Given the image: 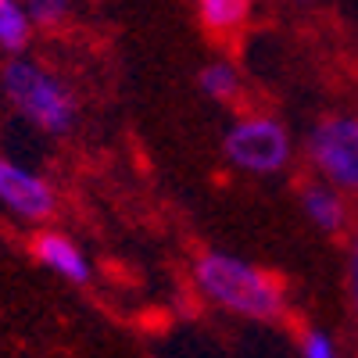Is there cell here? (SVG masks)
<instances>
[{
    "mask_svg": "<svg viewBox=\"0 0 358 358\" xmlns=\"http://www.w3.org/2000/svg\"><path fill=\"white\" fill-rule=\"evenodd\" d=\"M348 287H351V305H355V315H358V236H355L351 258H348Z\"/></svg>",
    "mask_w": 358,
    "mask_h": 358,
    "instance_id": "4fadbf2b",
    "label": "cell"
},
{
    "mask_svg": "<svg viewBox=\"0 0 358 358\" xmlns=\"http://www.w3.org/2000/svg\"><path fill=\"white\" fill-rule=\"evenodd\" d=\"M197 11H201L208 29L233 33L236 25H244V18L251 11V0H197Z\"/></svg>",
    "mask_w": 358,
    "mask_h": 358,
    "instance_id": "9c48e42d",
    "label": "cell"
},
{
    "mask_svg": "<svg viewBox=\"0 0 358 358\" xmlns=\"http://www.w3.org/2000/svg\"><path fill=\"white\" fill-rule=\"evenodd\" d=\"M301 204H305V215L319 229H326V233H337L344 226V219H348V204L341 197V187H334V183H312V187H305Z\"/></svg>",
    "mask_w": 358,
    "mask_h": 358,
    "instance_id": "52a82bcc",
    "label": "cell"
},
{
    "mask_svg": "<svg viewBox=\"0 0 358 358\" xmlns=\"http://www.w3.org/2000/svg\"><path fill=\"white\" fill-rule=\"evenodd\" d=\"M29 33H33L29 11L18 4V0H0V47L18 54V50H25Z\"/></svg>",
    "mask_w": 358,
    "mask_h": 358,
    "instance_id": "ba28073f",
    "label": "cell"
},
{
    "mask_svg": "<svg viewBox=\"0 0 358 358\" xmlns=\"http://www.w3.org/2000/svg\"><path fill=\"white\" fill-rule=\"evenodd\" d=\"M301 358H341V351L326 330H308L301 341Z\"/></svg>",
    "mask_w": 358,
    "mask_h": 358,
    "instance_id": "7c38bea8",
    "label": "cell"
},
{
    "mask_svg": "<svg viewBox=\"0 0 358 358\" xmlns=\"http://www.w3.org/2000/svg\"><path fill=\"white\" fill-rule=\"evenodd\" d=\"M194 280L208 301L226 312H236L244 319H262V322L283 315V305H287L283 287L268 273H262L258 265L236 255L208 251L194 268Z\"/></svg>",
    "mask_w": 358,
    "mask_h": 358,
    "instance_id": "6da1fadb",
    "label": "cell"
},
{
    "mask_svg": "<svg viewBox=\"0 0 358 358\" xmlns=\"http://www.w3.org/2000/svg\"><path fill=\"white\" fill-rule=\"evenodd\" d=\"M36 258L50 268L54 276H62L76 287L90 283V262L86 255L79 251V244H72L69 236L62 233H43L40 241H36Z\"/></svg>",
    "mask_w": 358,
    "mask_h": 358,
    "instance_id": "8992f818",
    "label": "cell"
},
{
    "mask_svg": "<svg viewBox=\"0 0 358 358\" xmlns=\"http://www.w3.org/2000/svg\"><path fill=\"white\" fill-rule=\"evenodd\" d=\"M25 11L40 25H57L69 15V0H25Z\"/></svg>",
    "mask_w": 358,
    "mask_h": 358,
    "instance_id": "8fae6325",
    "label": "cell"
},
{
    "mask_svg": "<svg viewBox=\"0 0 358 358\" xmlns=\"http://www.w3.org/2000/svg\"><path fill=\"white\" fill-rule=\"evenodd\" d=\"M4 94L8 101L22 111V118H29L36 129L62 136L76 126V97L72 90L50 76L47 69H40L36 62H25V57H15V62L4 65Z\"/></svg>",
    "mask_w": 358,
    "mask_h": 358,
    "instance_id": "7a4b0ae2",
    "label": "cell"
},
{
    "mask_svg": "<svg viewBox=\"0 0 358 358\" xmlns=\"http://www.w3.org/2000/svg\"><path fill=\"white\" fill-rule=\"evenodd\" d=\"M197 83H201V94L212 97V101H233L236 90H241V76H236V69L226 65V62L204 65L201 76H197Z\"/></svg>",
    "mask_w": 358,
    "mask_h": 358,
    "instance_id": "30bf717a",
    "label": "cell"
},
{
    "mask_svg": "<svg viewBox=\"0 0 358 358\" xmlns=\"http://www.w3.org/2000/svg\"><path fill=\"white\" fill-rule=\"evenodd\" d=\"M0 204L22 219H47L54 212V190L43 176L11 158H0Z\"/></svg>",
    "mask_w": 358,
    "mask_h": 358,
    "instance_id": "5b68a950",
    "label": "cell"
},
{
    "mask_svg": "<svg viewBox=\"0 0 358 358\" xmlns=\"http://www.w3.org/2000/svg\"><path fill=\"white\" fill-rule=\"evenodd\" d=\"M297 4H312V0H297Z\"/></svg>",
    "mask_w": 358,
    "mask_h": 358,
    "instance_id": "5bb4252c",
    "label": "cell"
},
{
    "mask_svg": "<svg viewBox=\"0 0 358 358\" xmlns=\"http://www.w3.org/2000/svg\"><path fill=\"white\" fill-rule=\"evenodd\" d=\"M226 158L233 165H241L244 172L273 176L290 162V136L276 118H241L226 133Z\"/></svg>",
    "mask_w": 358,
    "mask_h": 358,
    "instance_id": "3957f363",
    "label": "cell"
},
{
    "mask_svg": "<svg viewBox=\"0 0 358 358\" xmlns=\"http://www.w3.org/2000/svg\"><path fill=\"white\" fill-rule=\"evenodd\" d=\"M308 155L326 183L358 194V118H326L308 136Z\"/></svg>",
    "mask_w": 358,
    "mask_h": 358,
    "instance_id": "277c9868",
    "label": "cell"
}]
</instances>
